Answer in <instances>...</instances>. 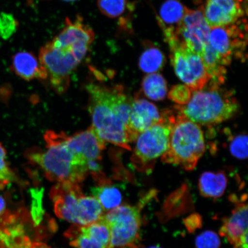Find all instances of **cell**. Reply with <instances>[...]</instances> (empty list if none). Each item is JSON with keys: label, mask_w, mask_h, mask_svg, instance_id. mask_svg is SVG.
<instances>
[{"label": "cell", "mask_w": 248, "mask_h": 248, "mask_svg": "<svg viewBox=\"0 0 248 248\" xmlns=\"http://www.w3.org/2000/svg\"><path fill=\"white\" fill-rule=\"evenodd\" d=\"M95 39L91 27L77 16L66 18L63 29L39 51V61L46 74V79L59 94L69 87L70 76L84 60Z\"/></svg>", "instance_id": "cell-1"}, {"label": "cell", "mask_w": 248, "mask_h": 248, "mask_svg": "<svg viewBox=\"0 0 248 248\" xmlns=\"http://www.w3.org/2000/svg\"><path fill=\"white\" fill-rule=\"evenodd\" d=\"M86 88L89 96L92 127L96 134L105 143L131 150L128 124L133 99L122 85L90 83Z\"/></svg>", "instance_id": "cell-2"}, {"label": "cell", "mask_w": 248, "mask_h": 248, "mask_svg": "<svg viewBox=\"0 0 248 248\" xmlns=\"http://www.w3.org/2000/svg\"><path fill=\"white\" fill-rule=\"evenodd\" d=\"M66 138L64 133L48 131L45 136L46 150L30 149L26 156L50 181L79 184L88 174L86 161L68 147Z\"/></svg>", "instance_id": "cell-3"}, {"label": "cell", "mask_w": 248, "mask_h": 248, "mask_svg": "<svg viewBox=\"0 0 248 248\" xmlns=\"http://www.w3.org/2000/svg\"><path fill=\"white\" fill-rule=\"evenodd\" d=\"M224 83L210 79L200 91L193 92L190 101L174 105L185 116L199 125H217L234 117L239 109L234 93Z\"/></svg>", "instance_id": "cell-4"}, {"label": "cell", "mask_w": 248, "mask_h": 248, "mask_svg": "<svg viewBox=\"0 0 248 248\" xmlns=\"http://www.w3.org/2000/svg\"><path fill=\"white\" fill-rule=\"evenodd\" d=\"M166 111L171 128L168 148L162 161L187 170H193L205 151L203 132L200 125L188 119L174 107Z\"/></svg>", "instance_id": "cell-5"}, {"label": "cell", "mask_w": 248, "mask_h": 248, "mask_svg": "<svg viewBox=\"0 0 248 248\" xmlns=\"http://www.w3.org/2000/svg\"><path fill=\"white\" fill-rule=\"evenodd\" d=\"M162 116L159 123L141 133L135 141L131 159L133 166L140 172L151 173L158 158L168 148L171 123L166 110Z\"/></svg>", "instance_id": "cell-6"}, {"label": "cell", "mask_w": 248, "mask_h": 248, "mask_svg": "<svg viewBox=\"0 0 248 248\" xmlns=\"http://www.w3.org/2000/svg\"><path fill=\"white\" fill-rule=\"evenodd\" d=\"M145 204L142 201L136 206L124 204L102 216L110 228L111 248H124L140 245L141 210Z\"/></svg>", "instance_id": "cell-7"}, {"label": "cell", "mask_w": 248, "mask_h": 248, "mask_svg": "<svg viewBox=\"0 0 248 248\" xmlns=\"http://www.w3.org/2000/svg\"><path fill=\"white\" fill-rule=\"evenodd\" d=\"M247 28V20L243 18L236 23L210 30L209 45L228 65L232 57L246 60Z\"/></svg>", "instance_id": "cell-8"}, {"label": "cell", "mask_w": 248, "mask_h": 248, "mask_svg": "<svg viewBox=\"0 0 248 248\" xmlns=\"http://www.w3.org/2000/svg\"><path fill=\"white\" fill-rule=\"evenodd\" d=\"M170 62L180 79L191 89L200 91L210 80L201 56L184 46L170 49Z\"/></svg>", "instance_id": "cell-9"}, {"label": "cell", "mask_w": 248, "mask_h": 248, "mask_svg": "<svg viewBox=\"0 0 248 248\" xmlns=\"http://www.w3.org/2000/svg\"><path fill=\"white\" fill-rule=\"evenodd\" d=\"M210 30L204 18L203 7L196 10L186 8L177 31L180 45L201 56L203 46L209 43Z\"/></svg>", "instance_id": "cell-10"}, {"label": "cell", "mask_w": 248, "mask_h": 248, "mask_svg": "<svg viewBox=\"0 0 248 248\" xmlns=\"http://www.w3.org/2000/svg\"><path fill=\"white\" fill-rule=\"evenodd\" d=\"M235 207L230 217L223 219L219 234L228 240L234 248H248L247 195L238 198L232 194L229 197Z\"/></svg>", "instance_id": "cell-11"}, {"label": "cell", "mask_w": 248, "mask_h": 248, "mask_svg": "<svg viewBox=\"0 0 248 248\" xmlns=\"http://www.w3.org/2000/svg\"><path fill=\"white\" fill-rule=\"evenodd\" d=\"M79 184L59 182L51 188L50 197L56 215L60 218L76 225L79 202L83 194Z\"/></svg>", "instance_id": "cell-12"}, {"label": "cell", "mask_w": 248, "mask_h": 248, "mask_svg": "<svg viewBox=\"0 0 248 248\" xmlns=\"http://www.w3.org/2000/svg\"><path fill=\"white\" fill-rule=\"evenodd\" d=\"M245 7L244 0H206L204 18L211 28L233 24L247 14Z\"/></svg>", "instance_id": "cell-13"}, {"label": "cell", "mask_w": 248, "mask_h": 248, "mask_svg": "<svg viewBox=\"0 0 248 248\" xmlns=\"http://www.w3.org/2000/svg\"><path fill=\"white\" fill-rule=\"evenodd\" d=\"M162 113L155 105L145 99L136 95L133 99L128 124L129 141L135 142L141 133L159 123Z\"/></svg>", "instance_id": "cell-14"}, {"label": "cell", "mask_w": 248, "mask_h": 248, "mask_svg": "<svg viewBox=\"0 0 248 248\" xmlns=\"http://www.w3.org/2000/svg\"><path fill=\"white\" fill-rule=\"evenodd\" d=\"M66 142L68 147L74 153L82 157L86 162L101 160L102 151L106 146V143L99 138L92 126L73 136H67Z\"/></svg>", "instance_id": "cell-15"}, {"label": "cell", "mask_w": 248, "mask_h": 248, "mask_svg": "<svg viewBox=\"0 0 248 248\" xmlns=\"http://www.w3.org/2000/svg\"><path fill=\"white\" fill-rule=\"evenodd\" d=\"M186 8L178 0H166L160 9L158 23L162 29L166 41L175 38L184 18Z\"/></svg>", "instance_id": "cell-16"}, {"label": "cell", "mask_w": 248, "mask_h": 248, "mask_svg": "<svg viewBox=\"0 0 248 248\" xmlns=\"http://www.w3.org/2000/svg\"><path fill=\"white\" fill-rule=\"evenodd\" d=\"M11 69L18 77L30 81L34 79H46V74L39 58L32 52L20 51L12 59Z\"/></svg>", "instance_id": "cell-17"}, {"label": "cell", "mask_w": 248, "mask_h": 248, "mask_svg": "<svg viewBox=\"0 0 248 248\" xmlns=\"http://www.w3.org/2000/svg\"><path fill=\"white\" fill-rule=\"evenodd\" d=\"M228 179L225 172H204L200 176L198 188L202 196L218 199L224 195Z\"/></svg>", "instance_id": "cell-18"}, {"label": "cell", "mask_w": 248, "mask_h": 248, "mask_svg": "<svg viewBox=\"0 0 248 248\" xmlns=\"http://www.w3.org/2000/svg\"><path fill=\"white\" fill-rule=\"evenodd\" d=\"M201 57L210 79L224 83L226 67L229 65L211 46L209 43L203 46Z\"/></svg>", "instance_id": "cell-19"}, {"label": "cell", "mask_w": 248, "mask_h": 248, "mask_svg": "<svg viewBox=\"0 0 248 248\" xmlns=\"http://www.w3.org/2000/svg\"><path fill=\"white\" fill-rule=\"evenodd\" d=\"M104 212L101 204L95 198L83 195L80 199L76 225L85 226L97 222L104 215Z\"/></svg>", "instance_id": "cell-20"}, {"label": "cell", "mask_w": 248, "mask_h": 248, "mask_svg": "<svg viewBox=\"0 0 248 248\" xmlns=\"http://www.w3.org/2000/svg\"><path fill=\"white\" fill-rule=\"evenodd\" d=\"M92 194L100 203L104 211L108 212L119 206L122 202V192L111 181L97 185L92 190Z\"/></svg>", "instance_id": "cell-21"}, {"label": "cell", "mask_w": 248, "mask_h": 248, "mask_svg": "<svg viewBox=\"0 0 248 248\" xmlns=\"http://www.w3.org/2000/svg\"><path fill=\"white\" fill-rule=\"evenodd\" d=\"M139 59V66L143 72L152 74L162 70L166 63L162 51L153 43L147 42Z\"/></svg>", "instance_id": "cell-22"}, {"label": "cell", "mask_w": 248, "mask_h": 248, "mask_svg": "<svg viewBox=\"0 0 248 248\" xmlns=\"http://www.w3.org/2000/svg\"><path fill=\"white\" fill-rule=\"evenodd\" d=\"M142 89L144 94L151 100H163L167 94L166 80L159 74H149L142 80Z\"/></svg>", "instance_id": "cell-23"}, {"label": "cell", "mask_w": 248, "mask_h": 248, "mask_svg": "<svg viewBox=\"0 0 248 248\" xmlns=\"http://www.w3.org/2000/svg\"><path fill=\"white\" fill-rule=\"evenodd\" d=\"M80 229L85 233L94 238L105 248H111V234L110 228L103 217L91 225L80 226Z\"/></svg>", "instance_id": "cell-24"}, {"label": "cell", "mask_w": 248, "mask_h": 248, "mask_svg": "<svg viewBox=\"0 0 248 248\" xmlns=\"http://www.w3.org/2000/svg\"><path fill=\"white\" fill-rule=\"evenodd\" d=\"M65 236L69 238L70 245L74 248H105L94 238L83 232L80 226H71L65 232Z\"/></svg>", "instance_id": "cell-25"}, {"label": "cell", "mask_w": 248, "mask_h": 248, "mask_svg": "<svg viewBox=\"0 0 248 248\" xmlns=\"http://www.w3.org/2000/svg\"><path fill=\"white\" fill-rule=\"evenodd\" d=\"M97 7L105 16L115 18L124 14L129 3L128 0H97Z\"/></svg>", "instance_id": "cell-26"}, {"label": "cell", "mask_w": 248, "mask_h": 248, "mask_svg": "<svg viewBox=\"0 0 248 248\" xmlns=\"http://www.w3.org/2000/svg\"><path fill=\"white\" fill-rule=\"evenodd\" d=\"M229 150L231 154L238 159H246L248 156V137L244 133L230 136Z\"/></svg>", "instance_id": "cell-27"}, {"label": "cell", "mask_w": 248, "mask_h": 248, "mask_svg": "<svg viewBox=\"0 0 248 248\" xmlns=\"http://www.w3.org/2000/svg\"><path fill=\"white\" fill-rule=\"evenodd\" d=\"M18 21L14 16L6 12L0 13V38L7 40L16 32Z\"/></svg>", "instance_id": "cell-28"}, {"label": "cell", "mask_w": 248, "mask_h": 248, "mask_svg": "<svg viewBox=\"0 0 248 248\" xmlns=\"http://www.w3.org/2000/svg\"><path fill=\"white\" fill-rule=\"evenodd\" d=\"M7 158V151L0 143V184L4 186L17 181L16 176L9 166Z\"/></svg>", "instance_id": "cell-29"}, {"label": "cell", "mask_w": 248, "mask_h": 248, "mask_svg": "<svg viewBox=\"0 0 248 248\" xmlns=\"http://www.w3.org/2000/svg\"><path fill=\"white\" fill-rule=\"evenodd\" d=\"M193 91L186 85L173 86L169 93V98L179 105L187 104L190 101Z\"/></svg>", "instance_id": "cell-30"}, {"label": "cell", "mask_w": 248, "mask_h": 248, "mask_svg": "<svg viewBox=\"0 0 248 248\" xmlns=\"http://www.w3.org/2000/svg\"><path fill=\"white\" fill-rule=\"evenodd\" d=\"M196 248H219L221 241L215 232L207 231L202 232L195 240Z\"/></svg>", "instance_id": "cell-31"}, {"label": "cell", "mask_w": 248, "mask_h": 248, "mask_svg": "<svg viewBox=\"0 0 248 248\" xmlns=\"http://www.w3.org/2000/svg\"><path fill=\"white\" fill-rule=\"evenodd\" d=\"M33 198L31 216L34 224L38 225L41 222L43 214L44 213L42 206V193L41 191H38L32 192Z\"/></svg>", "instance_id": "cell-32"}, {"label": "cell", "mask_w": 248, "mask_h": 248, "mask_svg": "<svg viewBox=\"0 0 248 248\" xmlns=\"http://www.w3.org/2000/svg\"><path fill=\"white\" fill-rule=\"evenodd\" d=\"M184 224L189 232H193L197 229L201 227L202 225V217L200 215L194 213L185 219Z\"/></svg>", "instance_id": "cell-33"}, {"label": "cell", "mask_w": 248, "mask_h": 248, "mask_svg": "<svg viewBox=\"0 0 248 248\" xmlns=\"http://www.w3.org/2000/svg\"><path fill=\"white\" fill-rule=\"evenodd\" d=\"M6 202L4 198L0 195V217L5 212Z\"/></svg>", "instance_id": "cell-34"}, {"label": "cell", "mask_w": 248, "mask_h": 248, "mask_svg": "<svg viewBox=\"0 0 248 248\" xmlns=\"http://www.w3.org/2000/svg\"><path fill=\"white\" fill-rule=\"evenodd\" d=\"M31 248H51L44 243H33Z\"/></svg>", "instance_id": "cell-35"}, {"label": "cell", "mask_w": 248, "mask_h": 248, "mask_svg": "<svg viewBox=\"0 0 248 248\" xmlns=\"http://www.w3.org/2000/svg\"><path fill=\"white\" fill-rule=\"evenodd\" d=\"M63 1H66V2H74V1H77V0H63Z\"/></svg>", "instance_id": "cell-36"}, {"label": "cell", "mask_w": 248, "mask_h": 248, "mask_svg": "<svg viewBox=\"0 0 248 248\" xmlns=\"http://www.w3.org/2000/svg\"><path fill=\"white\" fill-rule=\"evenodd\" d=\"M148 248H161V247H158V246H153V247H151Z\"/></svg>", "instance_id": "cell-37"}]
</instances>
